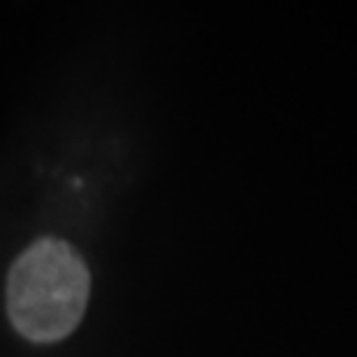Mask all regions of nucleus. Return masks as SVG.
I'll list each match as a JSON object with an SVG mask.
<instances>
[{"label": "nucleus", "mask_w": 357, "mask_h": 357, "mask_svg": "<svg viewBox=\"0 0 357 357\" xmlns=\"http://www.w3.org/2000/svg\"><path fill=\"white\" fill-rule=\"evenodd\" d=\"M91 278L66 241L40 239L14 262L7 278V313L26 339L54 344L79 325Z\"/></svg>", "instance_id": "nucleus-1"}]
</instances>
